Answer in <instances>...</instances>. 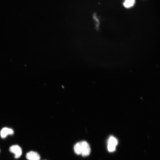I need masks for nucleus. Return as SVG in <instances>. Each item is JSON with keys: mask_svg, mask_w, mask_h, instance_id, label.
<instances>
[{"mask_svg": "<svg viewBox=\"0 0 160 160\" xmlns=\"http://www.w3.org/2000/svg\"><path fill=\"white\" fill-rule=\"evenodd\" d=\"M118 144L117 139L113 136H111L108 139L107 142V149L110 152H112L116 150Z\"/></svg>", "mask_w": 160, "mask_h": 160, "instance_id": "obj_1", "label": "nucleus"}, {"mask_svg": "<svg viewBox=\"0 0 160 160\" xmlns=\"http://www.w3.org/2000/svg\"><path fill=\"white\" fill-rule=\"evenodd\" d=\"M82 149L81 155L83 157L88 156L91 152V149L88 143L85 141L80 142Z\"/></svg>", "mask_w": 160, "mask_h": 160, "instance_id": "obj_2", "label": "nucleus"}, {"mask_svg": "<svg viewBox=\"0 0 160 160\" xmlns=\"http://www.w3.org/2000/svg\"><path fill=\"white\" fill-rule=\"evenodd\" d=\"M9 150L10 152L13 153L15 158H19L22 154V151L21 148L18 145H15L11 146Z\"/></svg>", "mask_w": 160, "mask_h": 160, "instance_id": "obj_3", "label": "nucleus"}, {"mask_svg": "<svg viewBox=\"0 0 160 160\" xmlns=\"http://www.w3.org/2000/svg\"><path fill=\"white\" fill-rule=\"evenodd\" d=\"M26 158L29 160H40L39 154L34 151H31L26 155Z\"/></svg>", "mask_w": 160, "mask_h": 160, "instance_id": "obj_4", "label": "nucleus"}, {"mask_svg": "<svg viewBox=\"0 0 160 160\" xmlns=\"http://www.w3.org/2000/svg\"><path fill=\"white\" fill-rule=\"evenodd\" d=\"M13 133V131L9 129L4 128L1 131V137L3 138H5L8 135H11Z\"/></svg>", "mask_w": 160, "mask_h": 160, "instance_id": "obj_5", "label": "nucleus"}, {"mask_svg": "<svg viewBox=\"0 0 160 160\" xmlns=\"http://www.w3.org/2000/svg\"><path fill=\"white\" fill-rule=\"evenodd\" d=\"M74 152L76 154L78 155L81 154L82 149L80 142L77 143L74 146Z\"/></svg>", "mask_w": 160, "mask_h": 160, "instance_id": "obj_6", "label": "nucleus"}, {"mask_svg": "<svg viewBox=\"0 0 160 160\" xmlns=\"http://www.w3.org/2000/svg\"><path fill=\"white\" fill-rule=\"evenodd\" d=\"M135 2V0H125L123 5L126 8H129L134 5Z\"/></svg>", "mask_w": 160, "mask_h": 160, "instance_id": "obj_7", "label": "nucleus"}]
</instances>
